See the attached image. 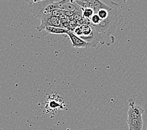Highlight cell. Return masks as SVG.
<instances>
[{
  "label": "cell",
  "mask_w": 147,
  "mask_h": 130,
  "mask_svg": "<svg viewBox=\"0 0 147 130\" xmlns=\"http://www.w3.org/2000/svg\"><path fill=\"white\" fill-rule=\"evenodd\" d=\"M111 9L109 10L108 16L106 19L101 20L100 24L92 26L101 40V44L110 46L114 43V37L111 36L117 27L121 24L123 17L118 9V5L116 3L111 1Z\"/></svg>",
  "instance_id": "1"
},
{
  "label": "cell",
  "mask_w": 147,
  "mask_h": 130,
  "mask_svg": "<svg viewBox=\"0 0 147 130\" xmlns=\"http://www.w3.org/2000/svg\"><path fill=\"white\" fill-rule=\"evenodd\" d=\"M77 5L82 8H91L97 13L99 10L105 9L109 11L111 9L110 6H108L100 0H73Z\"/></svg>",
  "instance_id": "2"
},
{
  "label": "cell",
  "mask_w": 147,
  "mask_h": 130,
  "mask_svg": "<svg viewBox=\"0 0 147 130\" xmlns=\"http://www.w3.org/2000/svg\"><path fill=\"white\" fill-rule=\"evenodd\" d=\"M41 23L37 27L38 31H43L45 28L48 26L52 27H61V22L60 18L52 16L51 15H44L40 19Z\"/></svg>",
  "instance_id": "3"
},
{
  "label": "cell",
  "mask_w": 147,
  "mask_h": 130,
  "mask_svg": "<svg viewBox=\"0 0 147 130\" xmlns=\"http://www.w3.org/2000/svg\"><path fill=\"white\" fill-rule=\"evenodd\" d=\"M128 105L129 108L127 111V119H135L142 117V115L145 113V110L143 109L139 105H136L135 100L133 98H129L128 100Z\"/></svg>",
  "instance_id": "4"
},
{
  "label": "cell",
  "mask_w": 147,
  "mask_h": 130,
  "mask_svg": "<svg viewBox=\"0 0 147 130\" xmlns=\"http://www.w3.org/2000/svg\"><path fill=\"white\" fill-rule=\"evenodd\" d=\"M68 36L71 40L73 47L76 48H88L90 47V45L86 41L82 39L81 38L76 36V34L73 33L71 30H68L67 34Z\"/></svg>",
  "instance_id": "5"
},
{
  "label": "cell",
  "mask_w": 147,
  "mask_h": 130,
  "mask_svg": "<svg viewBox=\"0 0 147 130\" xmlns=\"http://www.w3.org/2000/svg\"><path fill=\"white\" fill-rule=\"evenodd\" d=\"M127 124L129 130H143V121L142 117L127 119Z\"/></svg>",
  "instance_id": "6"
},
{
  "label": "cell",
  "mask_w": 147,
  "mask_h": 130,
  "mask_svg": "<svg viewBox=\"0 0 147 130\" xmlns=\"http://www.w3.org/2000/svg\"><path fill=\"white\" fill-rule=\"evenodd\" d=\"M45 31L48 34H67L69 30L61 27H52L48 26L46 27L43 30Z\"/></svg>",
  "instance_id": "7"
},
{
  "label": "cell",
  "mask_w": 147,
  "mask_h": 130,
  "mask_svg": "<svg viewBox=\"0 0 147 130\" xmlns=\"http://www.w3.org/2000/svg\"><path fill=\"white\" fill-rule=\"evenodd\" d=\"M80 27L82 32V36H80L81 38L89 36L93 31V27L90 24H82Z\"/></svg>",
  "instance_id": "8"
},
{
  "label": "cell",
  "mask_w": 147,
  "mask_h": 130,
  "mask_svg": "<svg viewBox=\"0 0 147 130\" xmlns=\"http://www.w3.org/2000/svg\"><path fill=\"white\" fill-rule=\"evenodd\" d=\"M94 14V11L91 8H82V16L85 19L90 20L91 18Z\"/></svg>",
  "instance_id": "9"
},
{
  "label": "cell",
  "mask_w": 147,
  "mask_h": 130,
  "mask_svg": "<svg viewBox=\"0 0 147 130\" xmlns=\"http://www.w3.org/2000/svg\"><path fill=\"white\" fill-rule=\"evenodd\" d=\"M90 21L91 25L96 26V25H98V24H100L101 20L100 19L99 16L97 15V13H94V15L92 16V17L91 18Z\"/></svg>",
  "instance_id": "10"
},
{
  "label": "cell",
  "mask_w": 147,
  "mask_h": 130,
  "mask_svg": "<svg viewBox=\"0 0 147 130\" xmlns=\"http://www.w3.org/2000/svg\"><path fill=\"white\" fill-rule=\"evenodd\" d=\"M108 11H108V10L105 9H101L97 12V15L99 16L101 20H103L105 19H106L108 16V14H109V12Z\"/></svg>",
  "instance_id": "11"
},
{
  "label": "cell",
  "mask_w": 147,
  "mask_h": 130,
  "mask_svg": "<svg viewBox=\"0 0 147 130\" xmlns=\"http://www.w3.org/2000/svg\"><path fill=\"white\" fill-rule=\"evenodd\" d=\"M44 1H47V0H25V1H26L29 5L34 4V3H36Z\"/></svg>",
  "instance_id": "12"
},
{
  "label": "cell",
  "mask_w": 147,
  "mask_h": 130,
  "mask_svg": "<svg viewBox=\"0 0 147 130\" xmlns=\"http://www.w3.org/2000/svg\"><path fill=\"white\" fill-rule=\"evenodd\" d=\"M147 107V103H146V104H145V108H146Z\"/></svg>",
  "instance_id": "13"
},
{
  "label": "cell",
  "mask_w": 147,
  "mask_h": 130,
  "mask_svg": "<svg viewBox=\"0 0 147 130\" xmlns=\"http://www.w3.org/2000/svg\"><path fill=\"white\" fill-rule=\"evenodd\" d=\"M0 130H2V129H1V128H0Z\"/></svg>",
  "instance_id": "14"
},
{
  "label": "cell",
  "mask_w": 147,
  "mask_h": 130,
  "mask_svg": "<svg viewBox=\"0 0 147 130\" xmlns=\"http://www.w3.org/2000/svg\"><path fill=\"white\" fill-rule=\"evenodd\" d=\"M146 129H147V126H146Z\"/></svg>",
  "instance_id": "15"
},
{
  "label": "cell",
  "mask_w": 147,
  "mask_h": 130,
  "mask_svg": "<svg viewBox=\"0 0 147 130\" xmlns=\"http://www.w3.org/2000/svg\"><path fill=\"white\" fill-rule=\"evenodd\" d=\"M146 130H147V129H146Z\"/></svg>",
  "instance_id": "16"
}]
</instances>
